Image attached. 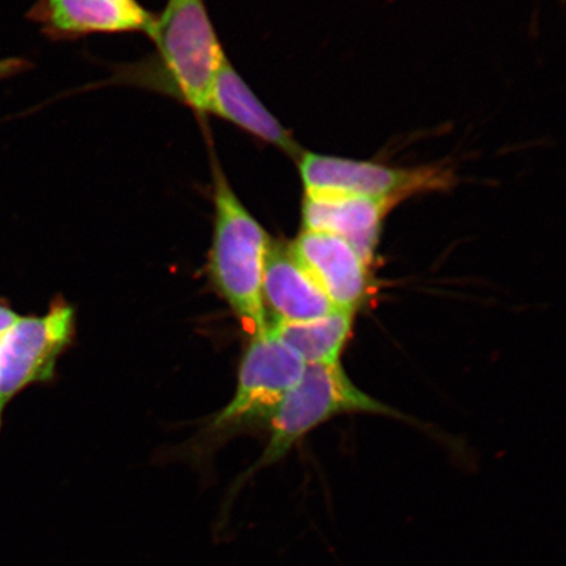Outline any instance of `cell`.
<instances>
[{"instance_id": "obj_1", "label": "cell", "mask_w": 566, "mask_h": 566, "mask_svg": "<svg viewBox=\"0 0 566 566\" xmlns=\"http://www.w3.org/2000/svg\"><path fill=\"white\" fill-rule=\"evenodd\" d=\"M150 39L151 60L119 74L125 82L175 97L200 115L226 59L205 0H168Z\"/></svg>"}, {"instance_id": "obj_2", "label": "cell", "mask_w": 566, "mask_h": 566, "mask_svg": "<svg viewBox=\"0 0 566 566\" xmlns=\"http://www.w3.org/2000/svg\"><path fill=\"white\" fill-rule=\"evenodd\" d=\"M214 233L210 275L218 292L253 336L268 328L263 300L264 266L272 240L239 200L218 163H212Z\"/></svg>"}, {"instance_id": "obj_3", "label": "cell", "mask_w": 566, "mask_h": 566, "mask_svg": "<svg viewBox=\"0 0 566 566\" xmlns=\"http://www.w3.org/2000/svg\"><path fill=\"white\" fill-rule=\"evenodd\" d=\"M348 412L396 415L354 386L338 363L306 365L298 384L290 389L269 419L271 438L254 469L277 463L311 430Z\"/></svg>"}, {"instance_id": "obj_4", "label": "cell", "mask_w": 566, "mask_h": 566, "mask_svg": "<svg viewBox=\"0 0 566 566\" xmlns=\"http://www.w3.org/2000/svg\"><path fill=\"white\" fill-rule=\"evenodd\" d=\"M304 369L306 364L298 354L269 328L253 336L240 365L235 396L212 421L211 433L230 434L271 419Z\"/></svg>"}, {"instance_id": "obj_5", "label": "cell", "mask_w": 566, "mask_h": 566, "mask_svg": "<svg viewBox=\"0 0 566 566\" xmlns=\"http://www.w3.org/2000/svg\"><path fill=\"white\" fill-rule=\"evenodd\" d=\"M74 336V310L54 303L42 316H19L0 336V430L9 402L28 386L53 378Z\"/></svg>"}, {"instance_id": "obj_6", "label": "cell", "mask_w": 566, "mask_h": 566, "mask_svg": "<svg viewBox=\"0 0 566 566\" xmlns=\"http://www.w3.org/2000/svg\"><path fill=\"white\" fill-rule=\"evenodd\" d=\"M304 193L349 195L394 203L423 190L449 188L452 176L441 168H391L316 153H301Z\"/></svg>"}, {"instance_id": "obj_7", "label": "cell", "mask_w": 566, "mask_h": 566, "mask_svg": "<svg viewBox=\"0 0 566 566\" xmlns=\"http://www.w3.org/2000/svg\"><path fill=\"white\" fill-rule=\"evenodd\" d=\"M157 18L138 0H38L27 13L55 42L91 34L144 33L150 38Z\"/></svg>"}, {"instance_id": "obj_8", "label": "cell", "mask_w": 566, "mask_h": 566, "mask_svg": "<svg viewBox=\"0 0 566 566\" xmlns=\"http://www.w3.org/2000/svg\"><path fill=\"white\" fill-rule=\"evenodd\" d=\"M290 248L336 310L354 314L369 298L367 264L343 238L303 230Z\"/></svg>"}, {"instance_id": "obj_9", "label": "cell", "mask_w": 566, "mask_h": 566, "mask_svg": "<svg viewBox=\"0 0 566 566\" xmlns=\"http://www.w3.org/2000/svg\"><path fill=\"white\" fill-rule=\"evenodd\" d=\"M394 205L369 197L304 193L303 230L343 238L369 265L377 250L381 223Z\"/></svg>"}, {"instance_id": "obj_10", "label": "cell", "mask_w": 566, "mask_h": 566, "mask_svg": "<svg viewBox=\"0 0 566 566\" xmlns=\"http://www.w3.org/2000/svg\"><path fill=\"white\" fill-rule=\"evenodd\" d=\"M263 300L273 311L274 322H308L336 311L292 248L281 243H272L268 252Z\"/></svg>"}, {"instance_id": "obj_11", "label": "cell", "mask_w": 566, "mask_h": 566, "mask_svg": "<svg viewBox=\"0 0 566 566\" xmlns=\"http://www.w3.org/2000/svg\"><path fill=\"white\" fill-rule=\"evenodd\" d=\"M205 115L216 116L252 137L298 158L302 150L285 127L265 108L226 56L208 98Z\"/></svg>"}, {"instance_id": "obj_12", "label": "cell", "mask_w": 566, "mask_h": 566, "mask_svg": "<svg viewBox=\"0 0 566 566\" xmlns=\"http://www.w3.org/2000/svg\"><path fill=\"white\" fill-rule=\"evenodd\" d=\"M353 316L348 311L336 310L308 322H273L268 328L298 354L304 364H336L349 337Z\"/></svg>"}, {"instance_id": "obj_13", "label": "cell", "mask_w": 566, "mask_h": 566, "mask_svg": "<svg viewBox=\"0 0 566 566\" xmlns=\"http://www.w3.org/2000/svg\"><path fill=\"white\" fill-rule=\"evenodd\" d=\"M32 69V63L19 56L0 61V82L9 80V77L25 73Z\"/></svg>"}, {"instance_id": "obj_14", "label": "cell", "mask_w": 566, "mask_h": 566, "mask_svg": "<svg viewBox=\"0 0 566 566\" xmlns=\"http://www.w3.org/2000/svg\"><path fill=\"white\" fill-rule=\"evenodd\" d=\"M19 314L10 307L9 303L0 300V336L18 321Z\"/></svg>"}]
</instances>
